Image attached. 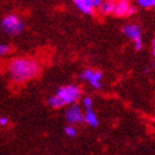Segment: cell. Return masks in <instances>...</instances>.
<instances>
[{
  "label": "cell",
  "mask_w": 155,
  "mask_h": 155,
  "mask_svg": "<svg viewBox=\"0 0 155 155\" xmlns=\"http://www.w3.org/2000/svg\"><path fill=\"white\" fill-rule=\"evenodd\" d=\"M64 133L65 135L69 136V137H74L75 135H77V129H75L73 125H67L64 127Z\"/></svg>",
  "instance_id": "cell-12"
},
{
  "label": "cell",
  "mask_w": 155,
  "mask_h": 155,
  "mask_svg": "<svg viewBox=\"0 0 155 155\" xmlns=\"http://www.w3.org/2000/svg\"><path fill=\"white\" fill-rule=\"evenodd\" d=\"M133 12H135V7L131 6L127 1H119V2L115 3V10H114V15L115 16H130Z\"/></svg>",
  "instance_id": "cell-8"
},
{
  "label": "cell",
  "mask_w": 155,
  "mask_h": 155,
  "mask_svg": "<svg viewBox=\"0 0 155 155\" xmlns=\"http://www.w3.org/2000/svg\"><path fill=\"white\" fill-rule=\"evenodd\" d=\"M1 28L8 35H19L23 31L25 25L19 17L15 15H6L1 20Z\"/></svg>",
  "instance_id": "cell-2"
},
{
  "label": "cell",
  "mask_w": 155,
  "mask_h": 155,
  "mask_svg": "<svg viewBox=\"0 0 155 155\" xmlns=\"http://www.w3.org/2000/svg\"><path fill=\"white\" fill-rule=\"evenodd\" d=\"M9 51V47L7 45H0V54L3 55V54H7Z\"/></svg>",
  "instance_id": "cell-15"
},
{
  "label": "cell",
  "mask_w": 155,
  "mask_h": 155,
  "mask_svg": "<svg viewBox=\"0 0 155 155\" xmlns=\"http://www.w3.org/2000/svg\"><path fill=\"white\" fill-rule=\"evenodd\" d=\"M154 120H155V117H154Z\"/></svg>",
  "instance_id": "cell-19"
},
{
  "label": "cell",
  "mask_w": 155,
  "mask_h": 155,
  "mask_svg": "<svg viewBox=\"0 0 155 155\" xmlns=\"http://www.w3.org/2000/svg\"><path fill=\"white\" fill-rule=\"evenodd\" d=\"M83 107H85V110H90L92 109V99L89 97H85L83 99Z\"/></svg>",
  "instance_id": "cell-14"
},
{
  "label": "cell",
  "mask_w": 155,
  "mask_h": 155,
  "mask_svg": "<svg viewBox=\"0 0 155 155\" xmlns=\"http://www.w3.org/2000/svg\"><path fill=\"white\" fill-rule=\"evenodd\" d=\"M9 77L16 83H22L35 78L40 71L39 63L31 58H16L9 64Z\"/></svg>",
  "instance_id": "cell-1"
},
{
  "label": "cell",
  "mask_w": 155,
  "mask_h": 155,
  "mask_svg": "<svg viewBox=\"0 0 155 155\" xmlns=\"http://www.w3.org/2000/svg\"><path fill=\"white\" fill-rule=\"evenodd\" d=\"M48 104L52 107H63V105H64L63 101H62L61 99L57 95V94H54V95H52V97H49V99H48Z\"/></svg>",
  "instance_id": "cell-11"
},
{
  "label": "cell",
  "mask_w": 155,
  "mask_h": 155,
  "mask_svg": "<svg viewBox=\"0 0 155 155\" xmlns=\"http://www.w3.org/2000/svg\"><path fill=\"white\" fill-rule=\"evenodd\" d=\"M114 10H115V2H113V1L103 2L100 7V12L102 15H111V13H114Z\"/></svg>",
  "instance_id": "cell-10"
},
{
  "label": "cell",
  "mask_w": 155,
  "mask_h": 155,
  "mask_svg": "<svg viewBox=\"0 0 155 155\" xmlns=\"http://www.w3.org/2000/svg\"><path fill=\"white\" fill-rule=\"evenodd\" d=\"M8 124V119H7L6 116H1L0 117V125H7Z\"/></svg>",
  "instance_id": "cell-16"
},
{
  "label": "cell",
  "mask_w": 155,
  "mask_h": 155,
  "mask_svg": "<svg viewBox=\"0 0 155 155\" xmlns=\"http://www.w3.org/2000/svg\"><path fill=\"white\" fill-rule=\"evenodd\" d=\"M123 32L126 37H129L133 42L135 50H141L143 47L142 38H141V28L135 23H127L123 27Z\"/></svg>",
  "instance_id": "cell-4"
},
{
  "label": "cell",
  "mask_w": 155,
  "mask_h": 155,
  "mask_svg": "<svg viewBox=\"0 0 155 155\" xmlns=\"http://www.w3.org/2000/svg\"><path fill=\"white\" fill-rule=\"evenodd\" d=\"M84 117H85V122L92 127H95V126L99 125V119H97V114L94 113V111L92 109L87 110V112L84 114Z\"/></svg>",
  "instance_id": "cell-9"
},
{
  "label": "cell",
  "mask_w": 155,
  "mask_h": 155,
  "mask_svg": "<svg viewBox=\"0 0 155 155\" xmlns=\"http://www.w3.org/2000/svg\"><path fill=\"white\" fill-rule=\"evenodd\" d=\"M153 67L155 68V59H154V61H153Z\"/></svg>",
  "instance_id": "cell-18"
},
{
  "label": "cell",
  "mask_w": 155,
  "mask_h": 155,
  "mask_svg": "<svg viewBox=\"0 0 155 155\" xmlns=\"http://www.w3.org/2000/svg\"><path fill=\"white\" fill-rule=\"evenodd\" d=\"M80 77L82 80L87 81L92 85V87L97 89V90L101 89V87H102V83H101L102 73L100 71H97V70H93V69H85V70L81 72Z\"/></svg>",
  "instance_id": "cell-5"
},
{
  "label": "cell",
  "mask_w": 155,
  "mask_h": 155,
  "mask_svg": "<svg viewBox=\"0 0 155 155\" xmlns=\"http://www.w3.org/2000/svg\"><path fill=\"white\" fill-rule=\"evenodd\" d=\"M152 52H153V54L155 55V39L153 40V47H152Z\"/></svg>",
  "instance_id": "cell-17"
},
{
  "label": "cell",
  "mask_w": 155,
  "mask_h": 155,
  "mask_svg": "<svg viewBox=\"0 0 155 155\" xmlns=\"http://www.w3.org/2000/svg\"><path fill=\"white\" fill-rule=\"evenodd\" d=\"M65 120L67 122L70 124V125H74L77 123H81L85 121V117H84L82 111H81V107L77 104H73L72 107H68L65 110Z\"/></svg>",
  "instance_id": "cell-6"
},
{
  "label": "cell",
  "mask_w": 155,
  "mask_h": 155,
  "mask_svg": "<svg viewBox=\"0 0 155 155\" xmlns=\"http://www.w3.org/2000/svg\"><path fill=\"white\" fill-rule=\"evenodd\" d=\"M137 3L144 8H151V7L155 6V0H139Z\"/></svg>",
  "instance_id": "cell-13"
},
{
  "label": "cell",
  "mask_w": 155,
  "mask_h": 155,
  "mask_svg": "<svg viewBox=\"0 0 155 155\" xmlns=\"http://www.w3.org/2000/svg\"><path fill=\"white\" fill-rule=\"evenodd\" d=\"M55 94L63 101L64 104L74 103L75 101H78V99L80 97L81 90L78 85L70 84V85H64V87H59Z\"/></svg>",
  "instance_id": "cell-3"
},
{
  "label": "cell",
  "mask_w": 155,
  "mask_h": 155,
  "mask_svg": "<svg viewBox=\"0 0 155 155\" xmlns=\"http://www.w3.org/2000/svg\"><path fill=\"white\" fill-rule=\"evenodd\" d=\"M74 3L81 12L92 15L94 12V9L97 7H101L103 2L101 0H75Z\"/></svg>",
  "instance_id": "cell-7"
}]
</instances>
